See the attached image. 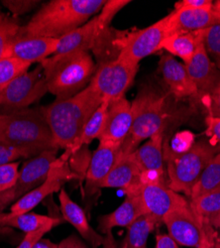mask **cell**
<instances>
[{"instance_id":"obj_1","label":"cell","mask_w":220,"mask_h":248,"mask_svg":"<svg viewBox=\"0 0 220 248\" xmlns=\"http://www.w3.org/2000/svg\"><path fill=\"white\" fill-rule=\"evenodd\" d=\"M106 0H51L20 28L19 37L59 39L101 12Z\"/></svg>"},{"instance_id":"obj_2","label":"cell","mask_w":220,"mask_h":248,"mask_svg":"<svg viewBox=\"0 0 220 248\" xmlns=\"http://www.w3.org/2000/svg\"><path fill=\"white\" fill-rule=\"evenodd\" d=\"M103 101L89 84L84 91L68 99H56L44 107L45 115L58 149L71 148L87 122Z\"/></svg>"},{"instance_id":"obj_3","label":"cell","mask_w":220,"mask_h":248,"mask_svg":"<svg viewBox=\"0 0 220 248\" xmlns=\"http://www.w3.org/2000/svg\"><path fill=\"white\" fill-rule=\"evenodd\" d=\"M0 141L25 150L33 157L48 150H59L45 115L44 107L0 113Z\"/></svg>"},{"instance_id":"obj_4","label":"cell","mask_w":220,"mask_h":248,"mask_svg":"<svg viewBox=\"0 0 220 248\" xmlns=\"http://www.w3.org/2000/svg\"><path fill=\"white\" fill-rule=\"evenodd\" d=\"M48 91L56 99H68L84 91L96 71L88 52L56 54L40 63Z\"/></svg>"},{"instance_id":"obj_5","label":"cell","mask_w":220,"mask_h":248,"mask_svg":"<svg viewBox=\"0 0 220 248\" xmlns=\"http://www.w3.org/2000/svg\"><path fill=\"white\" fill-rule=\"evenodd\" d=\"M131 107L132 126L121 146L122 153H133L143 141L165 132L170 116L165 96L149 86L139 90Z\"/></svg>"},{"instance_id":"obj_6","label":"cell","mask_w":220,"mask_h":248,"mask_svg":"<svg viewBox=\"0 0 220 248\" xmlns=\"http://www.w3.org/2000/svg\"><path fill=\"white\" fill-rule=\"evenodd\" d=\"M219 148L213 144L199 140L191 148L182 154L164 152L167 161L168 187L176 193H183L190 197L195 183L211 159L219 153Z\"/></svg>"},{"instance_id":"obj_7","label":"cell","mask_w":220,"mask_h":248,"mask_svg":"<svg viewBox=\"0 0 220 248\" xmlns=\"http://www.w3.org/2000/svg\"><path fill=\"white\" fill-rule=\"evenodd\" d=\"M47 93L49 91L43 68L39 64L0 90V113L8 114L29 108Z\"/></svg>"},{"instance_id":"obj_8","label":"cell","mask_w":220,"mask_h":248,"mask_svg":"<svg viewBox=\"0 0 220 248\" xmlns=\"http://www.w3.org/2000/svg\"><path fill=\"white\" fill-rule=\"evenodd\" d=\"M168 36L167 20L164 17L144 29L118 35L114 43L119 52L118 57L139 65L146 57L161 51L162 43Z\"/></svg>"},{"instance_id":"obj_9","label":"cell","mask_w":220,"mask_h":248,"mask_svg":"<svg viewBox=\"0 0 220 248\" xmlns=\"http://www.w3.org/2000/svg\"><path fill=\"white\" fill-rule=\"evenodd\" d=\"M139 70V65L117 56L96 67L90 85L109 103L125 97Z\"/></svg>"},{"instance_id":"obj_10","label":"cell","mask_w":220,"mask_h":248,"mask_svg":"<svg viewBox=\"0 0 220 248\" xmlns=\"http://www.w3.org/2000/svg\"><path fill=\"white\" fill-rule=\"evenodd\" d=\"M59 150H48L24 162L19 170L14 187L5 193L0 194V212L11 206L18 200L41 186L47 179L52 164L57 160Z\"/></svg>"},{"instance_id":"obj_11","label":"cell","mask_w":220,"mask_h":248,"mask_svg":"<svg viewBox=\"0 0 220 248\" xmlns=\"http://www.w3.org/2000/svg\"><path fill=\"white\" fill-rule=\"evenodd\" d=\"M163 222L177 245L196 248L207 235L215 234L213 227L193 212L190 202L169 213Z\"/></svg>"},{"instance_id":"obj_12","label":"cell","mask_w":220,"mask_h":248,"mask_svg":"<svg viewBox=\"0 0 220 248\" xmlns=\"http://www.w3.org/2000/svg\"><path fill=\"white\" fill-rule=\"evenodd\" d=\"M76 177V174H74L69 166V161L62 157L57 158L52 164L45 182L13 203L10 206L9 213L11 215H22L32 212V210L39 203H41L48 196L59 192L63 189L65 183Z\"/></svg>"},{"instance_id":"obj_13","label":"cell","mask_w":220,"mask_h":248,"mask_svg":"<svg viewBox=\"0 0 220 248\" xmlns=\"http://www.w3.org/2000/svg\"><path fill=\"white\" fill-rule=\"evenodd\" d=\"M131 193H137L146 214L160 221H163V218L172 211L190 202L163 183H139L136 188L127 192L126 195Z\"/></svg>"},{"instance_id":"obj_14","label":"cell","mask_w":220,"mask_h":248,"mask_svg":"<svg viewBox=\"0 0 220 248\" xmlns=\"http://www.w3.org/2000/svg\"><path fill=\"white\" fill-rule=\"evenodd\" d=\"M121 144L106 140H99V144L91 158L87 169V190L92 195L101 189V185L107 177L114 165L121 155Z\"/></svg>"},{"instance_id":"obj_15","label":"cell","mask_w":220,"mask_h":248,"mask_svg":"<svg viewBox=\"0 0 220 248\" xmlns=\"http://www.w3.org/2000/svg\"><path fill=\"white\" fill-rule=\"evenodd\" d=\"M159 69L165 85L175 98L182 99L198 95L197 89L186 66L179 63L175 57L169 54L162 56L159 62Z\"/></svg>"},{"instance_id":"obj_16","label":"cell","mask_w":220,"mask_h":248,"mask_svg":"<svg viewBox=\"0 0 220 248\" xmlns=\"http://www.w3.org/2000/svg\"><path fill=\"white\" fill-rule=\"evenodd\" d=\"M169 36L176 33L202 31L220 24V14L213 10L182 9L174 10L166 16Z\"/></svg>"},{"instance_id":"obj_17","label":"cell","mask_w":220,"mask_h":248,"mask_svg":"<svg viewBox=\"0 0 220 248\" xmlns=\"http://www.w3.org/2000/svg\"><path fill=\"white\" fill-rule=\"evenodd\" d=\"M58 39L44 37H19L13 40L7 57H14L27 63H41L56 54Z\"/></svg>"},{"instance_id":"obj_18","label":"cell","mask_w":220,"mask_h":248,"mask_svg":"<svg viewBox=\"0 0 220 248\" xmlns=\"http://www.w3.org/2000/svg\"><path fill=\"white\" fill-rule=\"evenodd\" d=\"M132 126L131 102L125 97L109 103L104 129L98 140L123 144Z\"/></svg>"},{"instance_id":"obj_19","label":"cell","mask_w":220,"mask_h":248,"mask_svg":"<svg viewBox=\"0 0 220 248\" xmlns=\"http://www.w3.org/2000/svg\"><path fill=\"white\" fill-rule=\"evenodd\" d=\"M187 71L202 96L210 95L220 84V71L209 59L204 44L189 64L185 65Z\"/></svg>"},{"instance_id":"obj_20","label":"cell","mask_w":220,"mask_h":248,"mask_svg":"<svg viewBox=\"0 0 220 248\" xmlns=\"http://www.w3.org/2000/svg\"><path fill=\"white\" fill-rule=\"evenodd\" d=\"M59 202L65 221L70 222L78 234L87 240L92 247L98 248L103 245L105 237L97 233L90 226L85 211L75 202H73L63 188L59 192Z\"/></svg>"},{"instance_id":"obj_21","label":"cell","mask_w":220,"mask_h":248,"mask_svg":"<svg viewBox=\"0 0 220 248\" xmlns=\"http://www.w3.org/2000/svg\"><path fill=\"white\" fill-rule=\"evenodd\" d=\"M146 212L141 199L137 193L127 194L124 202L110 214L98 218V231L101 233H110L115 227H127Z\"/></svg>"},{"instance_id":"obj_22","label":"cell","mask_w":220,"mask_h":248,"mask_svg":"<svg viewBox=\"0 0 220 248\" xmlns=\"http://www.w3.org/2000/svg\"><path fill=\"white\" fill-rule=\"evenodd\" d=\"M102 35L103 34L101 29H99L96 15L82 27L58 39L56 54L88 52L89 50H94Z\"/></svg>"},{"instance_id":"obj_23","label":"cell","mask_w":220,"mask_h":248,"mask_svg":"<svg viewBox=\"0 0 220 248\" xmlns=\"http://www.w3.org/2000/svg\"><path fill=\"white\" fill-rule=\"evenodd\" d=\"M141 171L139 169L134 152L122 153L102 183L101 188L120 189L124 193L129 192L139 185Z\"/></svg>"},{"instance_id":"obj_24","label":"cell","mask_w":220,"mask_h":248,"mask_svg":"<svg viewBox=\"0 0 220 248\" xmlns=\"http://www.w3.org/2000/svg\"><path fill=\"white\" fill-rule=\"evenodd\" d=\"M134 155L141 173H154L165 176L164 132L157 133L139 146Z\"/></svg>"},{"instance_id":"obj_25","label":"cell","mask_w":220,"mask_h":248,"mask_svg":"<svg viewBox=\"0 0 220 248\" xmlns=\"http://www.w3.org/2000/svg\"><path fill=\"white\" fill-rule=\"evenodd\" d=\"M64 218L39 215L32 212L22 215H11L0 212V226L14 227L24 233H33L43 230L52 231L54 227L64 222Z\"/></svg>"},{"instance_id":"obj_26","label":"cell","mask_w":220,"mask_h":248,"mask_svg":"<svg viewBox=\"0 0 220 248\" xmlns=\"http://www.w3.org/2000/svg\"><path fill=\"white\" fill-rule=\"evenodd\" d=\"M204 44L202 31L190 33H176L168 36L162 43L161 50L169 55L182 59L184 65L189 64L199 47Z\"/></svg>"},{"instance_id":"obj_27","label":"cell","mask_w":220,"mask_h":248,"mask_svg":"<svg viewBox=\"0 0 220 248\" xmlns=\"http://www.w3.org/2000/svg\"><path fill=\"white\" fill-rule=\"evenodd\" d=\"M109 102L106 100H103L95 112L91 115L89 120L87 122L85 125L81 135L75 140L73 145L65 150V153L61 156L63 159L70 161L71 157L74 154H76L83 147L89 145V144L94 140L101 137L107 117V111H108Z\"/></svg>"},{"instance_id":"obj_28","label":"cell","mask_w":220,"mask_h":248,"mask_svg":"<svg viewBox=\"0 0 220 248\" xmlns=\"http://www.w3.org/2000/svg\"><path fill=\"white\" fill-rule=\"evenodd\" d=\"M160 220L145 214L127 227V233L122 242V248H147V241Z\"/></svg>"},{"instance_id":"obj_29","label":"cell","mask_w":220,"mask_h":248,"mask_svg":"<svg viewBox=\"0 0 220 248\" xmlns=\"http://www.w3.org/2000/svg\"><path fill=\"white\" fill-rule=\"evenodd\" d=\"M220 191V152L217 153L202 173L193 186L190 198L195 200L208 194Z\"/></svg>"},{"instance_id":"obj_30","label":"cell","mask_w":220,"mask_h":248,"mask_svg":"<svg viewBox=\"0 0 220 248\" xmlns=\"http://www.w3.org/2000/svg\"><path fill=\"white\" fill-rule=\"evenodd\" d=\"M193 212L213 229L220 225V191L190 201Z\"/></svg>"},{"instance_id":"obj_31","label":"cell","mask_w":220,"mask_h":248,"mask_svg":"<svg viewBox=\"0 0 220 248\" xmlns=\"http://www.w3.org/2000/svg\"><path fill=\"white\" fill-rule=\"evenodd\" d=\"M31 65L14 57L0 59V90L6 87L17 77L28 72Z\"/></svg>"},{"instance_id":"obj_32","label":"cell","mask_w":220,"mask_h":248,"mask_svg":"<svg viewBox=\"0 0 220 248\" xmlns=\"http://www.w3.org/2000/svg\"><path fill=\"white\" fill-rule=\"evenodd\" d=\"M21 25L17 18L0 13V59L7 57L8 49L16 38Z\"/></svg>"},{"instance_id":"obj_33","label":"cell","mask_w":220,"mask_h":248,"mask_svg":"<svg viewBox=\"0 0 220 248\" xmlns=\"http://www.w3.org/2000/svg\"><path fill=\"white\" fill-rule=\"evenodd\" d=\"M205 49L215 67L220 71V24L202 30Z\"/></svg>"},{"instance_id":"obj_34","label":"cell","mask_w":220,"mask_h":248,"mask_svg":"<svg viewBox=\"0 0 220 248\" xmlns=\"http://www.w3.org/2000/svg\"><path fill=\"white\" fill-rule=\"evenodd\" d=\"M128 3H130V1H126V0H109V1H106L101 12L97 14L98 26L103 35L109 29L110 23L115 15Z\"/></svg>"},{"instance_id":"obj_35","label":"cell","mask_w":220,"mask_h":248,"mask_svg":"<svg viewBox=\"0 0 220 248\" xmlns=\"http://www.w3.org/2000/svg\"><path fill=\"white\" fill-rule=\"evenodd\" d=\"M19 162H13L0 166V194L14 187L19 174Z\"/></svg>"},{"instance_id":"obj_36","label":"cell","mask_w":220,"mask_h":248,"mask_svg":"<svg viewBox=\"0 0 220 248\" xmlns=\"http://www.w3.org/2000/svg\"><path fill=\"white\" fill-rule=\"evenodd\" d=\"M32 157L29 152L0 141V166L13 163L19 159H29Z\"/></svg>"},{"instance_id":"obj_37","label":"cell","mask_w":220,"mask_h":248,"mask_svg":"<svg viewBox=\"0 0 220 248\" xmlns=\"http://www.w3.org/2000/svg\"><path fill=\"white\" fill-rule=\"evenodd\" d=\"M1 3L7 10H9L13 17L17 18L18 16L35 9L38 6L39 1H35V0H3Z\"/></svg>"},{"instance_id":"obj_38","label":"cell","mask_w":220,"mask_h":248,"mask_svg":"<svg viewBox=\"0 0 220 248\" xmlns=\"http://www.w3.org/2000/svg\"><path fill=\"white\" fill-rule=\"evenodd\" d=\"M213 1L211 0H181L175 4L174 10L182 9H204L213 10Z\"/></svg>"},{"instance_id":"obj_39","label":"cell","mask_w":220,"mask_h":248,"mask_svg":"<svg viewBox=\"0 0 220 248\" xmlns=\"http://www.w3.org/2000/svg\"><path fill=\"white\" fill-rule=\"evenodd\" d=\"M205 97H207L205 102L207 113L220 117V84L210 95Z\"/></svg>"},{"instance_id":"obj_40","label":"cell","mask_w":220,"mask_h":248,"mask_svg":"<svg viewBox=\"0 0 220 248\" xmlns=\"http://www.w3.org/2000/svg\"><path fill=\"white\" fill-rule=\"evenodd\" d=\"M205 124L207 126V134L220 145V117L207 113Z\"/></svg>"},{"instance_id":"obj_41","label":"cell","mask_w":220,"mask_h":248,"mask_svg":"<svg viewBox=\"0 0 220 248\" xmlns=\"http://www.w3.org/2000/svg\"><path fill=\"white\" fill-rule=\"evenodd\" d=\"M50 231L48 230H43V231H40V232H33V233H28V234H25L23 240L21 241V243H20L18 245L17 248H33L34 245L41 239L43 238V236L49 232Z\"/></svg>"},{"instance_id":"obj_42","label":"cell","mask_w":220,"mask_h":248,"mask_svg":"<svg viewBox=\"0 0 220 248\" xmlns=\"http://www.w3.org/2000/svg\"><path fill=\"white\" fill-rule=\"evenodd\" d=\"M59 248H88L84 241L76 235H70L58 244Z\"/></svg>"},{"instance_id":"obj_43","label":"cell","mask_w":220,"mask_h":248,"mask_svg":"<svg viewBox=\"0 0 220 248\" xmlns=\"http://www.w3.org/2000/svg\"><path fill=\"white\" fill-rule=\"evenodd\" d=\"M156 248H179L176 242L169 234H158L156 236Z\"/></svg>"},{"instance_id":"obj_44","label":"cell","mask_w":220,"mask_h":248,"mask_svg":"<svg viewBox=\"0 0 220 248\" xmlns=\"http://www.w3.org/2000/svg\"><path fill=\"white\" fill-rule=\"evenodd\" d=\"M216 238H217V234L207 235L196 248H213L216 242Z\"/></svg>"},{"instance_id":"obj_45","label":"cell","mask_w":220,"mask_h":248,"mask_svg":"<svg viewBox=\"0 0 220 248\" xmlns=\"http://www.w3.org/2000/svg\"><path fill=\"white\" fill-rule=\"evenodd\" d=\"M33 248H59V246L50 239L41 238L34 245Z\"/></svg>"},{"instance_id":"obj_46","label":"cell","mask_w":220,"mask_h":248,"mask_svg":"<svg viewBox=\"0 0 220 248\" xmlns=\"http://www.w3.org/2000/svg\"><path fill=\"white\" fill-rule=\"evenodd\" d=\"M103 246L104 248H117L116 243H115V240H114V238H113L111 232L106 234V237H105V239H104V243H103Z\"/></svg>"},{"instance_id":"obj_47","label":"cell","mask_w":220,"mask_h":248,"mask_svg":"<svg viewBox=\"0 0 220 248\" xmlns=\"http://www.w3.org/2000/svg\"><path fill=\"white\" fill-rule=\"evenodd\" d=\"M213 11L220 14V0H217V1L213 2Z\"/></svg>"},{"instance_id":"obj_48","label":"cell","mask_w":220,"mask_h":248,"mask_svg":"<svg viewBox=\"0 0 220 248\" xmlns=\"http://www.w3.org/2000/svg\"><path fill=\"white\" fill-rule=\"evenodd\" d=\"M217 230H218V234H217V238H216V240L220 242V225L218 226V229H217Z\"/></svg>"},{"instance_id":"obj_49","label":"cell","mask_w":220,"mask_h":248,"mask_svg":"<svg viewBox=\"0 0 220 248\" xmlns=\"http://www.w3.org/2000/svg\"><path fill=\"white\" fill-rule=\"evenodd\" d=\"M213 248H220V242L216 240V242H215V244H214V247H213Z\"/></svg>"}]
</instances>
